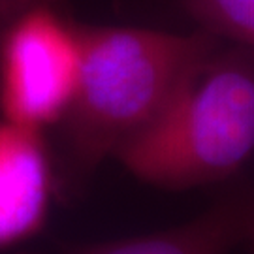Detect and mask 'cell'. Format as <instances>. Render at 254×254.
<instances>
[{"instance_id":"cell-8","label":"cell","mask_w":254,"mask_h":254,"mask_svg":"<svg viewBox=\"0 0 254 254\" xmlns=\"http://www.w3.org/2000/svg\"><path fill=\"white\" fill-rule=\"evenodd\" d=\"M247 245L251 247V254H254V220L251 224V230H249V236H247Z\"/></svg>"},{"instance_id":"cell-7","label":"cell","mask_w":254,"mask_h":254,"mask_svg":"<svg viewBox=\"0 0 254 254\" xmlns=\"http://www.w3.org/2000/svg\"><path fill=\"white\" fill-rule=\"evenodd\" d=\"M57 4V6H63L64 0H0V34L2 30L6 28L11 19L19 15L23 9L30 8L34 4Z\"/></svg>"},{"instance_id":"cell-3","label":"cell","mask_w":254,"mask_h":254,"mask_svg":"<svg viewBox=\"0 0 254 254\" xmlns=\"http://www.w3.org/2000/svg\"><path fill=\"white\" fill-rule=\"evenodd\" d=\"M83 63V25L57 4H34L0 34V117L46 134L72 106Z\"/></svg>"},{"instance_id":"cell-2","label":"cell","mask_w":254,"mask_h":254,"mask_svg":"<svg viewBox=\"0 0 254 254\" xmlns=\"http://www.w3.org/2000/svg\"><path fill=\"white\" fill-rule=\"evenodd\" d=\"M217 51L192 72L162 113L113 160L162 190L232 177L254 154V59L249 47Z\"/></svg>"},{"instance_id":"cell-1","label":"cell","mask_w":254,"mask_h":254,"mask_svg":"<svg viewBox=\"0 0 254 254\" xmlns=\"http://www.w3.org/2000/svg\"><path fill=\"white\" fill-rule=\"evenodd\" d=\"M222 38L207 30L83 25L79 85L61 123L63 177L89 179L162 113Z\"/></svg>"},{"instance_id":"cell-6","label":"cell","mask_w":254,"mask_h":254,"mask_svg":"<svg viewBox=\"0 0 254 254\" xmlns=\"http://www.w3.org/2000/svg\"><path fill=\"white\" fill-rule=\"evenodd\" d=\"M181 4L200 28L254 49V0H181Z\"/></svg>"},{"instance_id":"cell-4","label":"cell","mask_w":254,"mask_h":254,"mask_svg":"<svg viewBox=\"0 0 254 254\" xmlns=\"http://www.w3.org/2000/svg\"><path fill=\"white\" fill-rule=\"evenodd\" d=\"M55 190V168L42 132L0 117V251L44 228Z\"/></svg>"},{"instance_id":"cell-5","label":"cell","mask_w":254,"mask_h":254,"mask_svg":"<svg viewBox=\"0 0 254 254\" xmlns=\"http://www.w3.org/2000/svg\"><path fill=\"white\" fill-rule=\"evenodd\" d=\"M254 220V200L226 198L177 226L77 247L66 254H230L243 245Z\"/></svg>"}]
</instances>
